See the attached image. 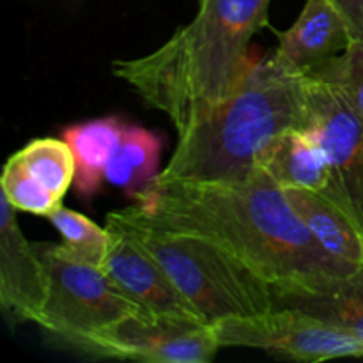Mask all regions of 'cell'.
I'll list each match as a JSON object with an SVG mask.
<instances>
[{
  "label": "cell",
  "instance_id": "obj_6",
  "mask_svg": "<svg viewBox=\"0 0 363 363\" xmlns=\"http://www.w3.org/2000/svg\"><path fill=\"white\" fill-rule=\"evenodd\" d=\"M311 123L307 131L328 160L325 194L363 233V119L339 80L319 66L308 73Z\"/></svg>",
  "mask_w": 363,
  "mask_h": 363
},
{
  "label": "cell",
  "instance_id": "obj_5",
  "mask_svg": "<svg viewBox=\"0 0 363 363\" xmlns=\"http://www.w3.org/2000/svg\"><path fill=\"white\" fill-rule=\"evenodd\" d=\"M39 250L48 269V298L38 326L59 346L69 350L124 319L152 315L101 266L74 259L60 245H45Z\"/></svg>",
  "mask_w": 363,
  "mask_h": 363
},
{
  "label": "cell",
  "instance_id": "obj_13",
  "mask_svg": "<svg viewBox=\"0 0 363 363\" xmlns=\"http://www.w3.org/2000/svg\"><path fill=\"white\" fill-rule=\"evenodd\" d=\"M259 169L284 190L325 191L332 179L328 160L307 130L280 135L262 152Z\"/></svg>",
  "mask_w": 363,
  "mask_h": 363
},
{
  "label": "cell",
  "instance_id": "obj_7",
  "mask_svg": "<svg viewBox=\"0 0 363 363\" xmlns=\"http://www.w3.org/2000/svg\"><path fill=\"white\" fill-rule=\"evenodd\" d=\"M220 346L252 347L294 362H326L363 357V339L291 307L213 325Z\"/></svg>",
  "mask_w": 363,
  "mask_h": 363
},
{
  "label": "cell",
  "instance_id": "obj_18",
  "mask_svg": "<svg viewBox=\"0 0 363 363\" xmlns=\"http://www.w3.org/2000/svg\"><path fill=\"white\" fill-rule=\"evenodd\" d=\"M46 218L62 236L60 247L73 255L74 259L89 262V264L101 266L106 254V243H108V233L106 227H99L87 216L77 211L64 208L62 204L48 215Z\"/></svg>",
  "mask_w": 363,
  "mask_h": 363
},
{
  "label": "cell",
  "instance_id": "obj_20",
  "mask_svg": "<svg viewBox=\"0 0 363 363\" xmlns=\"http://www.w3.org/2000/svg\"><path fill=\"white\" fill-rule=\"evenodd\" d=\"M323 66L342 84L363 119V39L351 41L340 55L333 57Z\"/></svg>",
  "mask_w": 363,
  "mask_h": 363
},
{
  "label": "cell",
  "instance_id": "obj_17",
  "mask_svg": "<svg viewBox=\"0 0 363 363\" xmlns=\"http://www.w3.org/2000/svg\"><path fill=\"white\" fill-rule=\"evenodd\" d=\"M16 156L35 181L62 201L77 176L73 149L64 138H35L16 151Z\"/></svg>",
  "mask_w": 363,
  "mask_h": 363
},
{
  "label": "cell",
  "instance_id": "obj_9",
  "mask_svg": "<svg viewBox=\"0 0 363 363\" xmlns=\"http://www.w3.org/2000/svg\"><path fill=\"white\" fill-rule=\"evenodd\" d=\"M106 233L108 243L101 268L128 296L156 315L204 321L163 266L121 223L106 218Z\"/></svg>",
  "mask_w": 363,
  "mask_h": 363
},
{
  "label": "cell",
  "instance_id": "obj_15",
  "mask_svg": "<svg viewBox=\"0 0 363 363\" xmlns=\"http://www.w3.org/2000/svg\"><path fill=\"white\" fill-rule=\"evenodd\" d=\"M124 124L116 117L73 124L62 131V138L73 149L77 160L74 188L80 197H92L105 181L106 167L123 137Z\"/></svg>",
  "mask_w": 363,
  "mask_h": 363
},
{
  "label": "cell",
  "instance_id": "obj_2",
  "mask_svg": "<svg viewBox=\"0 0 363 363\" xmlns=\"http://www.w3.org/2000/svg\"><path fill=\"white\" fill-rule=\"evenodd\" d=\"M272 2L199 0L186 25L147 55L116 60L113 74L183 133L245 84L259 62L250 39L268 23Z\"/></svg>",
  "mask_w": 363,
  "mask_h": 363
},
{
  "label": "cell",
  "instance_id": "obj_21",
  "mask_svg": "<svg viewBox=\"0 0 363 363\" xmlns=\"http://www.w3.org/2000/svg\"><path fill=\"white\" fill-rule=\"evenodd\" d=\"M346 20L351 41L363 39V0H330Z\"/></svg>",
  "mask_w": 363,
  "mask_h": 363
},
{
  "label": "cell",
  "instance_id": "obj_3",
  "mask_svg": "<svg viewBox=\"0 0 363 363\" xmlns=\"http://www.w3.org/2000/svg\"><path fill=\"white\" fill-rule=\"evenodd\" d=\"M308 123V74L282 69L269 57L227 101L177 135L169 163L149 184L247 179L280 135Z\"/></svg>",
  "mask_w": 363,
  "mask_h": 363
},
{
  "label": "cell",
  "instance_id": "obj_1",
  "mask_svg": "<svg viewBox=\"0 0 363 363\" xmlns=\"http://www.w3.org/2000/svg\"><path fill=\"white\" fill-rule=\"evenodd\" d=\"M137 201L133 208L149 223L218 245L273 293L308 289L354 269L314 240L286 190L261 169L241 181L147 184Z\"/></svg>",
  "mask_w": 363,
  "mask_h": 363
},
{
  "label": "cell",
  "instance_id": "obj_19",
  "mask_svg": "<svg viewBox=\"0 0 363 363\" xmlns=\"http://www.w3.org/2000/svg\"><path fill=\"white\" fill-rule=\"evenodd\" d=\"M0 190L16 211L48 216L60 206L59 199L53 197L39 181L28 174L16 152L11 155L4 165Z\"/></svg>",
  "mask_w": 363,
  "mask_h": 363
},
{
  "label": "cell",
  "instance_id": "obj_8",
  "mask_svg": "<svg viewBox=\"0 0 363 363\" xmlns=\"http://www.w3.org/2000/svg\"><path fill=\"white\" fill-rule=\"evenodd\" d=\"M89 358L140 363H209L220 346L213 325L169 315H137L69 347Z\"/></svg>",
  "mask_w": 363,
  "mask_h": 363
},
{
  "label": "cell",
  "instance_id": "obj_10",
  "mask_svg": "<svg viewBox=\"0 0 363 363\" xmlns=\"http://www.w3.org/2000/svg\"><path fill=\"white\" fill-rule=\"evenodd\" d=\"M48 298V269L39 247L21 233L16 209L0 194V307L9 318L38 325Z\"/></svg>",
  "mask_w": 363,
  "mask_h": 363
},
{
  "label": "cell",
  "instance_id": "obj_12",
  "mask_svg": "<svg viewBox=\"0 0 363 363\" xmlns=\"http://www.w3.org/2000/svg\"><path fill=\"white\" fill-rule=\"evenodd\" d=\"M273 294L275 307L298 308L363 339V262L319 286Z\"/></svg>",
  "mask_w": 363,
  "mask_h": 363
},
{
  "label": "cell",
  "instance_id": "obj_16",
  "mask_svg": "<svg viewBox=\"0 0 363 363\" xmlns=\"http://www.w3.org/2000/svg\"><path fill=\"white\" fill-rule=\"evenodd\" d=\"M162 140L138 126H124L119 145L105 172L106 183L133 191H142L156 177Z\"/></svg>",
  "mask_w": 363,
  "mask_h": 363
},
{
  "label": "cell",
  "instance_id": "obj_11",
  "mask_svg": "<svg viewBox=\"0 0 363 363\" xmlns=\"http://www.w3.org/2000/svg\"><path fill=\"white\" fill-rule=\"evenodd\" d=\"M346 20L330 0H305L300 16L282 32L272 60L282 69L308 74L350 46Z\"/></svg>",
  "mask_w": 363,
  "mask_h": 363
},
{
  "label": "cell",
  "instance_id": "obj_4",
  "mask_svg": "<svg viewBox=\"0 0 363 363\" xmlns=\"http://www.w3.org/2000/svg\"><path fill=\"white\" fill-rule=\"evenodd\" d=\"M106 218L121 223L163 266L209 325L275 308L272 284L218 245L152 225L133 206L110 213Z\"/></svg>",
  "mask_w": 363,
  "mask_h": 363
},
{
  "label": "cell",
  "instance_id": "obj_14",
  "mask_svg": "<svg viewBox=\"0 0 363 363\" xmlns=\"http://www.w3.org/2000/svg\"><path fill=\"white\" fill-rule=\"evenodd\" d=\"M286 195L308 233L332 257L353 268L362 264L363 233L339 206L321 191L286 190Z\"/></svg>",
  "mask_w": 363,
  "mask_h": 363
}]
</instances>
